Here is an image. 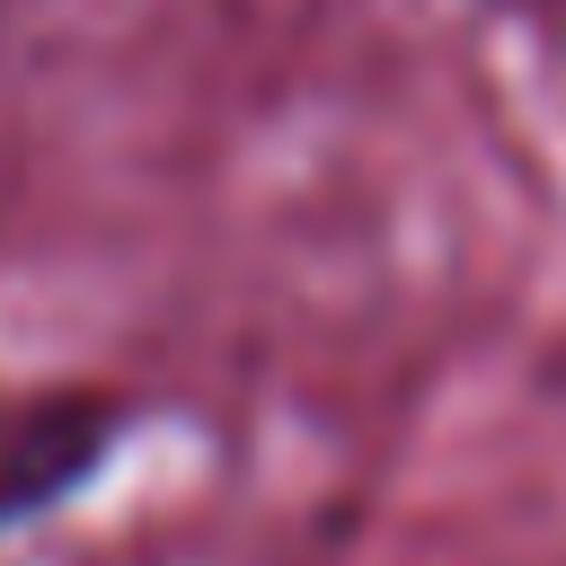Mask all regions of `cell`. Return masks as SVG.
I'll use <instances>...</instances> for the list:
<instances>
[{
  "label": "cell",
  "instance_id": "2",
  "mask_svg": "<svg viewBox=\"0 0 566 566\" xmlns=\"http://www.w3.org/2000/svg\"><path fill=\"white\" fill-rule=\"evenodd\" d=\"M469 9H486L495 27H522L539 44H566V0H469Z\"/></svg>",
  "mask_w": 566,
  "mask_h": 566
},
{
  "label": "cell",
  "instance_id": "1",
  "mask_svg": "<svg viewBox=\"0 0 566 566\" xmlns=\"http://www.w3.org/2000/svg\"><path fill=\"white\" fill-rule=\"evenodd\" d=\"M142 398L115 380H53L0 398V539L71 513L133 442Z\"/></svg>",
  "mask_w": 566,
  "mask_h": 566
}]
</instances>
